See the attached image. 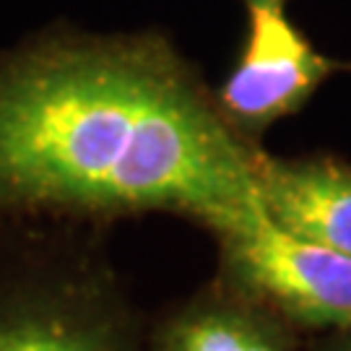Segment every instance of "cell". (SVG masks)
I'll return each mask as SVG.
<instances>
[{
	"instance_id": "cell-3",
	"label": "cell",
	"mask_w": 351,
	"mask_h": 351,
	"mask_svg": "<svg viewBox=\"0 0 351 351\" xmlns=\"http://www.w3.org/2000/svg\"><path fill=\"white\" fill-rule=\"evenodd\" d=\"M213 239L216 276L268 304L302 336L351 330V255L297 237L265 213Z\"/></svg>"
},
{
	"instance_id": "cell-4",
	"label": "cell",
	"mask_w": 351,
	"mask_h": 351,
	"mask_svg": "<svg viewBox=\"0 0 351 351\" xmlns=\"http://www.w3.org/2000/svg\"><path fill=\"white\" fill-rule=\"evenodd\" d=\"M291 0H242L247 34L237 65L216 88V101L232 128L252 143L278 120L297 114L349 63L326 58L289 19Z\"/></svg>"
},
{
	"instance_id": "cell-2",
	"label": "cell",
	"mask_w": 351,
	"mask_h": 351,
	"mask_svg": "<svg viewBox=\"0 0 351 351\" xmlns=\"http://www.w3.org/2000/svg\"><path fill=\"white\" fill-rule=\"evenodd\" d=\"M110 224L0 216V351H146Z\"/></svg>"
},
{
	"instance_id": "cell-5",
	"label": "cell",
	"mask_w": 351,
	"mask_h": 351,
	"mask_svg": "<svg viewBox=\"0 0 351 351\" xmlns=\"http://www.w3.org/2000/svg\"><path fill=\"white\" fill-rule=\"evenodd\" d=\"M304 339L268 304L213 276L149 317L146 351H302Z\"/></svg>"
},
{
	"instance_id": "cell-7",
	"label": "cell",
	"mask_w": 351,
	"mask_h": 351,
	"mask_svg": "<svg viewBox=\"0 0 351 351\" xmlns=\"http://www.w3.org/2000/svg\"><path fill=\"white\" fill-rule=\"evenodd\" d=\"M302 351H351V330L349 333H320V336H307Z\"/></svg>"
},
{
	"instance_id": "cell-1",
	"label": "cell",
	"mask_w": 351,
	"mask_h": 351,
	"mask_svg": "<svg viewBox=\"0 0 351 351\" xmlns=\"http://www.w3.org/2000/svg\"><path fill=\"white\" fill-rule=\"evenodd\" d=\"M261 151L162 32L52 29L0 52V216L169 213L216 237L263 213Z\"/></svg>"
},
{
	"instance_id": "cell-6",
	"label": "cell",
	"mask_w": 351,
	"mask_h": 351,
	"mask_svg": "<svg viewBox=\"0 0 351 351\" xmlns=\"http://www.w3.org/2000/svg\"><path fill=\"white\" fill-rule=\"evenodd\" d=\"M258 198L276 226L351 255V162L333 154L258 156Z\"/></svg>"
}]
</instances>
